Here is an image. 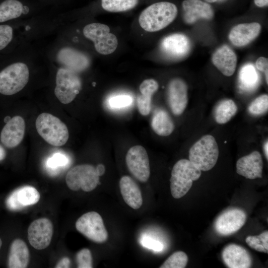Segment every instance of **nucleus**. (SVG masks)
<instances>
[{"label":"nucleus","instance_id":"25","mask_svg":"<svg viewBox=\"0 0 268 268\" xmlns=\"http://www.w3.org/2000/svg\"><path fill=\"white\" fill-rule=\"evenodd\" d=\"M158 87V82L153 79H146L140 84V94L137 98V105L141 115L147 116L149 114L151 109L152 97Z\"/></svg>","mask_w":268,"mask_h":268},{"label":"nucleus","instance_id":"5","mask_svg":"<svg viewBox=\"0 0 268 268\" xmlns=\"http://www.w3.org/2000/svg\"><path fill=\"white\" fill-rule=\"evenodd\" d=\"M219 149L215 138L206 134L195 142L189 150V160L202 171L211 170L216 164Z\"/></svg>","mask_w":268,"mask_h":268},{"label":"nucleus","instance_id":"3","mask_svg":"<svg viewBox=\"0 0 268 268\" xmlns=\"http://www.w3.org/2000/svg\"><path fill=\"white\" fill-rule=\"evenodd\" d=\"M49 63L50 68L55 72L54 93L55 96L63 104L71 102L82 88L80 74L49 62Z\"/></svg>","mask_w":268,"mask_h":268},{"label":"nucleus","instance_id":"43","mask_svg":"<svg viewBox=\"0 0 268 268\" xmlns=\"http://www.w3.org/2000/svg\"><path fill=\"white\" fill-rule=\"evenodd\" d=\"M264 151L267 159H268V142L267 140L264 145Z\"/></svg>","mask_w":268,"mask_h":268},{"label":"nucleus","instance_id":"10","mask_svg":"<svg viewBox=\"0 0 268 268\" xmlns=\"http://www.w3.org/2000/svg\"><path fill=\"white\" fill-rule=\"evenodd\" d=\"M126 162L131 173L141 182H146L150 176V165L148 154L141 145L132 147L126 156Z\"/></svg>","mask_w":268,"mask_h":268},{"label":"nucleus","instance_id":"40","mask_svg":"<svg viewBox=\"0 0 268 268\" xmlns=\"http://www.w3.org/2000/svg\"><path fill=\"white\" fill-rule=\"evenodd\" d=\"M255 4L260 7L268 6V0H254Z\"/></svg>","mask_w":268,"mask_h":268},{"label":"nucleus","instance_id":"28","mask_svg":"<svg viewBox=\"0 0 268 268\" xmlns=\"http://www.w3.org/2000/svg\"><path fill=\"white\" fill-rule=\"evenodd\" d=\"M14 25L8 24H0V51L4 50L12 43H18L24 39L21 32L15 34V31L20 28V22H18L15 28Z\"/></svg>","mask_w":268,"mask_h":268},{"label":"nucleus","instance_id":"24","mask_svg":"<svg viewBox=\"0 0 268 268\" xmlns=\"http://www.w3.org/2000/svg\"><path fill=\"white\" fill-rule=\"evenodd\" d=\"M29 250L25 243L20 239H15L10 247L8 268H26L29 262Z\"/></svg>","mask_w":268,"mask_h":268},{"label":"nucleus","instance_id":"31","mask_svg":"<svg viewBox=\"0 0 268 268\" xmlns=\"http://www.w3.org/2000/svg\"><path fill=\"white\" fill-rule=\"evenodd\" d=\"M245 241L248 245L255 250L268 253V231H265L256 236H248Z\"/></svg>","mask_w":268,"mask_h":268},{"label":"nucleus","instance_id":"15","mask_svg":"<svg viewBox=\"0 0 268 268\" xmlns=\"http://www.w3.org/2000/svg\"><path fill=\"white\" fill-rule=\"evenodd\" d=\"M40 199V193L36 188L31 186H24L10 194L5 200V205L10 210L18 211L36 204Z\"/></svg>","mask_w":268,"mask_h":268},{"label":"nucleus","instance_id":"14","mask_svg":"<svg viewBox=\"0 0 268 268\" xmlns=\"http://www.w3.org/2000/svg\"><path fill=\"white\" fill-rule=\"evenodd\" d=\"M167 100L172 113L179 116L186 109L188 102V86L184 80L174 78L169 82L167 87Z\"/></svg>","mask_w":268,"mask_h":268},{"label":"nucleus","instance_id":"7","mask_svg":"<svg viewBox=\"0 0 268 268\" xmlns=\"http://www.w3.org/2000/svg\"><path fill=\"white\" fill-rule=\"evenodd\" d=\"M110 31L108 26L97 22L88 23L82 29L83 37L92 42L97 53L104 55L113 53L118 45L117 38Z\"/></svg>","mask_w":268,"mask_h":268},{"label":"nucleus","instance_id":"18","mask_svg":"<svg viewBox=\"0 0 268 268\" xmlns=\"http://www.w3.org/2000/svg\"><path fill=\"white\" fill-rule=\"evenodd\" d=\"M25 130L24 119L16 116L10 119L0 133V141L7 148L17 146L22 140Z\"/></svg>","mask_w":268,"mask_h":268},{"label":"nucleus","instance_id":"34","mask_svg":"<svg viewBox=\"0 0 268 268\" xmlns=\"http://www.w3.org/2000/svg\"><path fill=\"white\" fill-rule=\"evenodd\" d=\"M133 98L128 94H119L112 96L108 101L109 107L112 109H121L130 106L133 103Z\"/></svg>","mask_w":268,"mask_h":268},{"label":"nucleus","instance_id":"39","mask_svg":"<svg viewBox=\"0 0 268 268\" xmlns=\"http://www.w3.org/2000/svg\"><path fill=\"white\" fill-rule=\"evenodd\" d=\"M70 260L67 257H64L60 260L57 263L55 268H69L70 267Z\"/></svg>","mask_w":268,"mask_h":268},{"label":"nucleus","instance_id":"26","mask_svg":"<svg viewBox=\"0 0 268 268\" xmlns=\"http://www.w3.org/2000/svg\"><path fill=\"white\" fill-rule=\"evenodd\" d=\"M151 127L158 135L167 136L171 134L175 129L174 122L169 114L163 109L157 110L151 120Z\"/></svg>","mask_w":268,"mask_h":268},{"label":"nucleus","instance_id":"27","mask_svg":"<svg viewBox=\"0 0 268 268\" xmlns=\"http://www.w3.org/2000/svg\"><path fill=\"white\" fill-rule=\"evenodd\" d=\"M238 111V107L231 99H224L217 105L214 110V119L219 124L228 122Z\"/></svg>","mask_w":268,"mask_h":268},{"label":"nucleus","instance_id":"33","mask_svg":"<svg viewBox=\"0 0 268 268\" xmlns=\"http://www.w3.org/2000/svg\"><path fill=\"white\" fill-rule=\"evenodd\" d=\"M268 109V95L263 94L257 97L248 107L249 112L258 116L266 113Z\"/></svg>","mask_w":268,"mask_h":268},{"label":"nucleus","instance_id":"12","mask_svg":"<svg viewBox=\"0 0 268 268\" xmlns=\"http://www.w3.org/2000/svg\"><path fill=\"white\" fill-rule=\"evenodd\" d=\"M27 236L31 245L37 250H43L50 245L53 234V225L49 219L40 218L29 225Z\"/></svg>","mask_w":268,"mask_h":268},{"label":"nucleus","instance_id":"8","mask_svg":"<svg viewBox=\"0 0 268 268\" xmlns=\"http://www.w3.org/2000/svg\"><path fill=\"white\" fill-rule=\"evenodd\" d=\"M66 181L72 191L81 189L84 192L93 190L100 184L96 168L90 164H81L71 168L67 172Z\"/></svg>","mask_w":268,"mask_h":268},{"label":"nucleus","instance_id":"1","mask_svg":"<svg viewBox=\"0 0 268 268\" xmlns=\"http://www.w3.org/2000/svg\"><path fill=\"white\" fill-rule=\"evenodd\" d=\"M55 35L54 40L42 48L48 61L79 74L89 69L92 63L90 55L72 45L61 32Z\"/></svg>","mask_w":268,"mask_h":268},{"label":"nucleus","instance_id":"38","mask_svg":"<svg viewBox=\"0 0 268 268\" xmlns=\"http://www.w3.org/2000/svg\"><path fill=\"white\" fill-rule=\"evenodd\" d=\"M256 67L258 70L265 72L266 80L268 84V59L263 57L259 58L256 62Z\"/></svg>","mask_w":268,"mask_h":268},{"label":"nucleus","instance_id":"44","mask_svg":"<svg viewBox=\"0 0 268 268\" xmlns=\"http://www.w3.org/2000/svg\"><path fill=\"white\" fill-rule=\"evenodd\" d=\"M204 0L208 2H214L217 1V0Z\"/></svg>","mask_w":268,"mask_h":268},{"label":"nucleus","instance_id":"19","mask_svg":"<svg viewBox=\"0 0 268 268\" xmlns=\"http://www.w3.org/2000/svg\"><path fill=\"white\" fill-rule=\"evenodd\" d=\"M263 169L262 157L258 151L241 157L236 163L237 173L249 179L262 178Z\"/></svg>","mask_w":268,"mask_h":268},{"label":"nucleus","instance_id":"22","mask_svg":"<svg viewBox=\"0 0 268 268\" xmlns=\"http://www.w3.org/2000/svg\"><path fill=\"white\" fill-rule=\"evenodd\" d=\"M212 62L223 75L230 76L235 72L237 57L229 46L223 45L214 52L212 57Z\"/></svg>","mask_w":268,"mask_h":268},{"label":"nucleus","instance_id":"37","mask_svg":"<svg viewBox=\"0 0 268 268\" xmlns=\"http://www.w3.org/2000/svg\"><path fill=\"white\" fill-rule=\"evenodd\" d=\"M140 243L143 247L154 251L160 252L163 249V245L161 242L146 236L141 238Z\"/></svg>","mask_w":268,"mask_h":268},{"label":"nucleus","instance_id":"35","mask_svg":"<svg viewBox=\"0 0 268 268\" xmlns=\"http://www.w3.org/2000/svg\"><path fill=\"white\" fill-rule=\"evenodd\" d=\"M69 159L65 154L57 152L50 157L46 161L47 167L52 170L65 167L68 163Z\"/></svg>","mask_w":268,"mask_h":268},{"label":"nucleus","instance_id":"30","mask_svg":"<svg viewBox=\"0 0 268 268\" xmlns=\"http://www.w3.org/2000/svg\"><path fill=\"white\" fill-rule=\"evenodd\" d=\"M138 3V0H101L102 8L112 12L131 10L135 7Z\"/></svg>","mask_w":268,"mask_h":268},{"label":"nucleus","instance_id":"45","mask_svg":"<svg viewBox=\"0 0 268 268\" xmlns=\"http://www.w3.org/2000/svg\"><path fill=\"white\" fill-rule=\"evenodd\" d=\"M1 245H2V241H1V239L0 238V249L1 247Z\"/></svg>","mask_w":268,"mask_h":268},{"label":"nucleus","instance_id":"20","mask_svg":"<svg viewBox=\"0 0 268 268\" xmlns=\"http://www.w3.org/2000/svg\"><path fill=\"white\" fill-rule=\"evenodd\" d=\"M222 258L225 265L229 268H249L252 264L249 252L235 244H229L223 249Z\"/></svg>","mask_w":268,"mask_h":268},{"label":"nucleus","instance_id":"9","mask_svg":"<svg viewBox=\"0 0 268 268\" xmlns=\"http://www.w3.org/2000/svg\"><path fill=\"white\" fill-rule=\"evenodd\" d=\"M76 230L88 239L98 243L107 241V231L101 215L95 211L83 214L75 223Z\"/></svg>","mask_w":268,"mask_h":268},{"label":"nucleus","instance_id":"16","mask_svg":"<svg viewBox=\"0 0 268 268\" xmlns=\"http://www.w3.org/2000/svg\"><path fill=\"white\" fill-rule=\"evenodd\" d=\"M182 5L184 20L189 24L200 19L210 20L214 16L210 4L201 0H184Z\"/></svg>","mask_w":268,"mask_h":268},{"label":"nucleus","instance_id":"21","mask_svg":"<svg viewBox=\"0 0 268 268\" xmlns=\"http://www.w3.org/2000/svg\"><path fill=\"white\" fill-rule=\"evenodd\" d=\"M261 25L258 22L241 23L234 26L229 34V39L234 45H247L259 35Z\"/></svg>","mask_w":268,"mask_h":268},{"label":"nucleus","instance_id":"2","mask_svg":"<svg viewBox=\"0 0 268 268\" xmlns=\"http://www.w3.org/2000/svg\"><path fill=\"white\" fill-rule=\"evenodd\" d=\"M178 9L175 4L168 1L154 3L140 13L138 22L144 30L153 32L167 27L176 17Z\"/></svg>","mask_w":268,"mask_h":268},{"label":"nucleus","instance_id":"13","mask_svg":"<svg viewBox=\"0 0 268 268\" xmlns=\"http://www.w3.org/2000/svg\"><path fill=\"white\" fill-rule=\"evenodd\" d=\"M247 218L246 213L242 209L233 208L222 212L216 219L214 228L219 235H231L241 229Z\"/></svg>","mask_w":268,"mask_h":268},{"label":"nucleus","instance_id":"42","mask_svg":"<svg viewBox=\"0 0 268 268\" xmlns=\"http://www.w3.org/2000/svg\"><path fill=\"white\" fill-rule=\"evenodd\" d=\"M6 156V152L4 148L0 145V161L4 159Z\"/></svg>","mask_w":268,"mask_h":268},{"label":"nucleus","instance_id":"23","mask_svg":"<svg viewBox=\"0 0 268 268\" xmlns=\"http://www.w3.org/2000/svg\"><path fill=\"white\" fill-rule=\"evenodd\" d=\"M121 193L125 202L134 209L142 204L141 191L136 182L130 176L122 177L119 182Z\"/></svg>","mask_w":268,"mask_h":268},{"label":"nucleus","instance_id":"32","mask_svg":"<svg viewBox=\"0 0 268 268\" xmlns=\"http://www.w3.org/2000/svg\"><path fill=\"white\" fill-rule=\"evenodd\" d=\"M188 258L183 251H177L172 254L160 267V268H184L187 266Z\"/></svg>","mask_w":268,"mask_h":268},{"label":"nucleus","instance_id":"36","mask_svg":"<svg viewBox=\"0 0 268 268\" xmlns=\"http://www.w3.org/2000/svg\"><path fill=\"white\" fill-rule=\"evenodd\" d=\"M76 261L78 268H92L93 267L91 253L88 249H82L77 253Z\"/></svg>","mask_w":268,"mask_h":268},{"label":"nucleus","instance_id":"11","mask_svg":"<svg viewBox=\"0 0 268 268\" xmlns=\"http://www.w3.org/2000/svg\"><path fill=\"white\" fill-rule=\"evenodd\" d=\"M160 48L162 54L168 59L179 60L186 57L190 53L191 43L186 35L174 33L162 39Z\"/></svg>","mask_w":268,"mask_h":268},{"label":"nucleus","instance_id":"6","mask_svg":"<svg viewBox=\"0 0 268 268\" xmlns=\"http://www.w3.org/2000/svg\"><path fill=\"white\" fill-rule=\"evenodd\" d=\"M35 124L37 132L48 143L60 146L67 142L69 137L67 128L58 118L43 113L37 117Z\"/></svg>","mask_w":268,"mask_h":268},{"label":"nucleus","instance_id":"41","mask_svg":"<svg viewBox=\"0 0 268 268\" xmlns=\"http://www.w3.org/2000/svg\"><path fill=\"white\" fill-rule=\"evenodd\" d=\"M96 172L99 176L104 174L105 171V168L104 165L100 164L96 167Z\"/></svg>","mask_w":268,"mask_h":268},{"label":"nucleus","instance_id":"4","mask_svg":"<svg viewBox=\"0 0 268 268\" xmlns=\"http://www.w3.org/2000/svg\"><path fill=\"white\" fill-rule=\"evenodd\" d=\"M201 172L189 160L178 161L173 167L170 179L172 197L180 199L184 196L191 188L193 181L200 178Z\"/></svg>","mask_w":268,"mask_h":268},{"label":"nucleus","instance_id":"29","mask_svg":"<svg viewBox=\"0 0 268 268\" xmlns=\"http://www.w3.org/2000/svg\"><path fill=\"white\" fill-rule=\"evenodd\" d=\"M239 80L244 89L254 88L258 83L259 75L254 66L248 64L242 67L239 72Z\"/></svg>","mask_w":268,"mask_h":268},{"label":"nucleus","instance_id":"17","mask_svg":"<svg viewBox=\"0 0 268 268\" xmlns=\"http://www.w3.org/2000/svg\"><path fill=\"white\" fill-rule=\"evenodd\" d=\"M31 14L30 6L19 0H4L0 4V23L26 21L33 18Z\"/></svg>","mask_w":268,"mask_h":268}]
</instances>
